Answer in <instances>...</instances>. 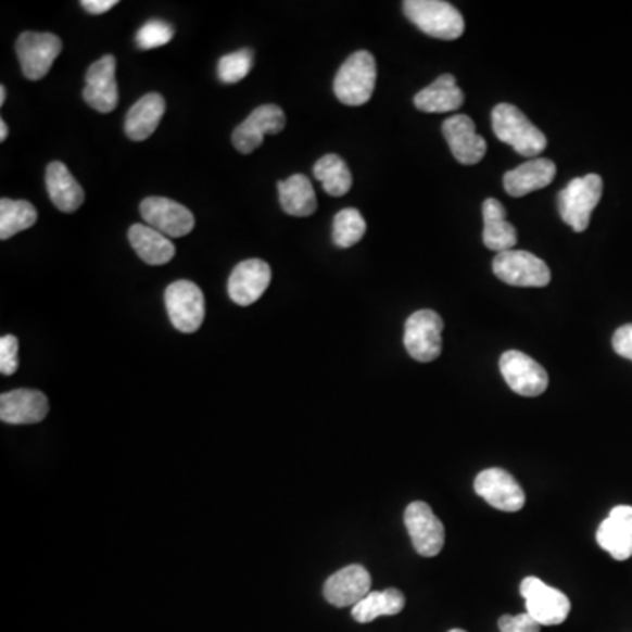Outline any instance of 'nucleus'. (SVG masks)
Returning a JSON list of instances; mask_svg holds the SVG:
<instances>
[{"mask_svg":"<svg viewBox=\"0 0 632 632\" xmlns=\"http://www.w3.org/2000/svg\"><path fill=\"white\" fill-rule=\"evenodd\" d=\"M495 138L514 148L518 155L536 159L545 152V134L531 124L522 111L511 104H497L492 111Z\"/></svg>","mask_w":632,"mask_h":632,"instance_id":"obj_1","label":"nucleus"},{"mask_svg":"<svg viewBox=\"0 0 632 632\" xmlns=\"http://www.w3.org/2000/svg\"><path fill=\"white\" fill-rule=\"evenodd\" d=\"M403 10L413 25L435 39L454 41L466 28L460 11L445 0H406Z\"/></svg>","mask_w":632,"mask_h":632,"instance_id":"obj_2","label":"nucleus"},{"mask_svg":"<svg viewBox=\"0 0 632 632\" xmlns=\"http://www.w3.org/2000/svg\"><path fill=\"white\" fill-rule=\"evenodd\" d=\"M603 198V179L597 175L574 178L564 187L557 199L564 224L574 232H585L591 224L592 211L596 210Z\"/></svg>","mask_w":632,"mask_h":632,"instance_id":"obj_3","label":"nucleus"},{"mask_svg":"<svg viewBox=\"0 0 632 632\" xmlns=\"http://www.w3.org/2000/svg\"><path fill=\"white\" fill-rule=\"evenodd\" d=\"M376 87V60L369 51H357L349 56L336 74L334 93L346 105L369 102Z\"/></svg>","mask_w":632,"mask_h":632,"instance_id":"obj_4","label":"nucleus"},{"mask_svg":"<svg viewBox=\"0 0 632 632\" xmlns=\"http://www.w3.org/2000/svg\"><path fill=\"white\" fill-rule=\"evenodd\" d=\"M443 318L432 309L413 313L404 327V346L417 363H432L443 350Z\"/></svg>","mask_w":632,"mask_h":632,"instance_id":"obj_5","label":"nucleus"},{"mask_svg":"<svg viewBox=\"0 0 632 632\" xmlns=\"http://www.w3.org/2000/svg\"><path fill=\"white\" fill-rule=\"evenodd\" d=\"M165 309L176 330L192 334L199 330L206 316L204 293L193 281H175L165 290Z\"/></svg>","mask_w":632,"mask_h":632,"instance_id":"obj_6","label":"nucleus"},{"mask_svg":"<svg viewBox=\"0 0 632 632\" xmlns=\"http://www.w3.org/2000/svg\"><path fill=\"white\" fill-rule=\"evenodd\" d=\"M494 275L504 283L511 287H546L551 283V267L531 252L523 250H509V252L497 253L492 262Z\"/></svg>","mask_w":632,"mask_h":632,"instance_id":"obj_7","label":"nucleus"},{"mask_svg":"<svg viewBox=\"0 0 632 632\" xmlns=\"http://www.w3.org/2000/svg\"><path fill=\"white\" fill-rule=\"evenodd\" d=\"M527 614L543 625H559L571 614V601L559 589L546 585L540 578L529 577L520 585Z\"/></svg>","mask_w":632,"mask_h":632,"instance_id":"obj_8","label":"nucleus"},{"mask_svg":"<svg viewBox=\"0 0 632 632\" xmlns=\"http://www.w3.org/2000/svg\"><path fill=\"white\" fill-rule=\"evenodd\" d=\"M501 375L515 394L538 397L548 389V372L545 367L518 350H508L500 358Z\"/></svg>","mask_w":632,"mask_h":632,"instance_id":"obj_9","label":"nucleus"},{"mask_svg":"<svg viewBox=\"0 0 632 632\" xmlns=\"http://www.w3.org/2000/svg\"><path fill=\"white\" fill-rule=\"evenodd\" d=\"M412 545L421 557H435L445 546V526L435 517L431 506L421 501L409 504L404 511Z\"/></svg>","mask_w":632,"mask_h":632,"instance_id":"obj_10","label":"nucleus"},{"mask_svg":"<svg viewBox=\"0 0 632 632\" xmlns=\"http://www.w3.org/2000/svg\"><path fill=\"white\" fill-rule=\"evenodd\" d=\"M16 53L25 78L39 81L50 73L56 56L62 53V41L55 34L24 33L16 41Z\"/></svg>","mask_w":632,"mask_h":632,"instance_id":"obj_11","label":"nucleus"},{"mask_svg":"<svg viewBox=\"0 0 632 632\" xmlns=\"http://www.w3.org/2000/svg\"><path fill=\"white\" fill-rule=\"evenodd\" d=\"M142 220L169 239L184 238L195 227L192 211L165 198H148L141 202Z\"/></svg>","mask_w":632,"mask_h":632,"instance_id":"obj_12","label":"nucleus"},{"mask_svg":"<svg viewBox=\"0 0 632 632\" xmlns=\"http://www.w3.org/2000/svg\"><path fill=\"white\" fill-rule=\"evenodd\" d=\"M287 118L280 105L264 104L252 111V115L232 132L236 150L243 155H250L262 147L266 134H280L285 129Z\"/></svg>","mask_w":632,"mask_h":632,"instance_id":"obj_13","label":"nucleus"},{"mask_svg":"<svg viewBox=\"0 0 632 632\" xmlns=\"http://www.w3.org/2000/svg\"><path fill=\"white\" fill-rule=\"evenodd\" d=\"M475 491L481 500L506 514L520 511L526 504L522 486L504 469L492 468L481 471L475 480Z\"/></svg>","mask_w":632,"mask_h":632,"instance_id":"obj_14","label":"nucleus"},{"mask_svg":"<svg viewBox=\"0 0 632 632\" xmlns=\"http://www.w3.org/2000/svg\"><path fill=\"white\" fill-rule=\"evenodd\" d=\"M83 99L99 113H111L116 110L119 93L116 85L115 56L104 55L88 67Z\"/></svg>","mask_w":632,"mask_h":632,"instance_id":"obj_15","label":"nucleus"},{"mask_svg":"<svg viewBox=\"0 0 632 632\" xmlns=\"http://www.w3.org/2000/svg\"><path fill=\"white\" fill-rule=\"evenodd\" d=\"M270 283V267L261 258L239 262L229 276V298L239 306H252Z\"/></svg>","mask_w":632,"mask_h":632,"instance_id":"obj_16","label":"nucleus"},{"mask_svg":"<svg viewBox=\"0 0 632 632\" xmlns=\"http://www.w3.org/2000/svg\"><path fill=\"white\" fill-rule=\"evenodd\" d=\"M443 136L455 161L460 164L477 165L486 155V141L477 134V125L468 115H455L445 119Z\"/></svg>","mask_w":632,"mask_h":632,"instance_id":"obj_17","label":"nucleus"},{"mask_svg":"<svg viewBox=\"0 0 632 632\" xmlns=\"http://www.w3.org/2000/svg\"><path fill=\"white\" fill-rule=\"evenodd\" d=\"M371 574L364 566L353 564L343 568L327 580L324 585V596L327 603L336 608L355 606L371 594Z\"/></svg>","mask_w":632,"mask_h":632,"instance_id":"obj_18","label":"nucleus"},{"mask_svg":"<svg viewBox=\"0 0 632 632\" xmlns=\"http://www.w3.org/2000/svg\"><path fill=\"white\" fill-rule=\"evenodd\" d=\"M50 403L39 390L18 389L0 395V420L11 426L39 424L47 418Z\"/></svg>","mask_w":632,"mask_h":632,"instance_id":"obj_19","label":"nucleus"},{"mask_svg":"<svg viewBox=\"0 0 632 632\" xmlns=\"http://www.w3.org/2000/svg\"><path fill=\"white\" fill-rule=\"evenodd\" d=\"M597 543L615 560L632 557V506L620 504L609 511L596 534Z\"/></svg>","mask_w":632,"mask_h":632,"instance_id":"obj_20","label":"nucleus"},{"mask_svg":"<svg viewBox=\"0 0 632 632\" xmlns=\"http://www.w3.org/2000/svg\"><path fill=\"white\" fill-rule=\"evenodd\" d=\"M555 175L557 167L551 159H531L504 175V190L511 198H523L527 193L548 187L554 181Z\"/></svg>","mask_w":632,"mask_h":632,"instance_id":"obj_21","label":"nucleus"},{"mask_svg":"<svg viewBox=\"0 0 632 632\" xmlns=\"http://www.w3.org/2000/svg\"><path fill=\"white\" fill-rule=\"evenodd\" d=\"M164 113L165 101L161 93L142 96L125 116V134L132 141H144L161 125Z\"/></svg>","mask_w":632,"mask_h":632,"instance_id":"obj_22","label":"nucleus"},{"mask_svg":"<svg viewBox=\"0 0 632 632\" xmlns=\"http://www.w3.org/2000/svg\"><path fill=\"white\" fill-rule=\"evenodd\" d=\"M129 241L134 252L150 266H164L175 258L176 247L173 241L150 225H132L129 229Z\"/></svg>","mask_w":632,"mask_h":632,"instance_id":"obj_23","label":"nucleus"},{"mask_svg":"<svg viewBox=\"0 0 632 632\" xmlns=\"http://www.w3.org/2000/svg\"><path fill=\"white\" fill-rule=\"evenodd\" d=\"M47 188L50 199L56 210L64 213H74L81 207L85 201V192L81 185L76 181L67 165L62 162H51L47 167Z\"/></svg>","mask_w":632,"mask_h":632,"instance_id":"obj_24","label":"nucleus"},{"mask_svg":"<svg viewBox=\"0 0 632 632\" xmlns=\"http://www.w3.org/2000/svg\"><path fill=\"white\" fill-rule=\"evenodd\" d=\"M413 102L424 113H450L464 104V92L457 87L452 74H443L432 85L420 90Z\"/></svg>","mask_w":632,"mask_h":632,"instance_id":"obj_25","label":"nucleus"},{"mask_svg":"<svg viewBox=\"0 0 632 632\" xmlns=\"http://www.w3.org/2000/svg\"><path fill=\"white\" fill-rule=\"evenodd\" d=\"M483 243L492 252L504 253L517 244V229L506 220V210L497 199L483 202Z\"/></svg>","mask_w":632,"mask_h":632,"instance_id":"obj_26","label":"nucleus"},{"mask_svg":"<svg viewBox=\"0 0 632 632\" xmlns=\"http://www.w3.org/2000/svg\"><path fill=\"white\" fill-rule=\"evenodd\" d=\"M278 195L285 213L290 216H312L318 207L315 188L307 176L293 175L278 181Z\"/></svg>","mask_w":632,"mask_h":632,"instance_id":"obj_27","label":"nucleus"},{"mask_svg":"<svg viewBox=\"0 0 632 632\" xmlns=\"http://www.w3.org/2000/svg\"><path fill=\"white\" fill-rule=\"evenodd\" d=\"M406 597L397 589L371 592L358 605L353 606L352 617L358 623H369L378 617H392L403 611Z\"/></svg>","mask_w":632,"mask_h":632,"instance_id":"obj_28","label":"nucleus"},{"mask_svg":"<svg viewBox=\"0 0 632 632\" xmlns=\"http://www.w3.org/2000/svg\"><path fill=\"white\" fill-rule=\"evenodd\" d=\"M313 173L324 190L332 198H343L352 188L353 178L349 165L334 153L321 156L320 161L316 162L315 167H313Z\"/></svg>","mask_w":632,"mask_h":632,"instance_id":"obj_29","label":"nucleus"},{"mask_svg":"<svg viewBox=\"0 0 632 632\" xmlns=\"http://www.w3.org/2000/svg\"><path fill=\"white\" fill-rule=\"evenodd\" d=\"M37 210L28 201H13L2 199L0 201V239L13 238L22 230H27L36 225Z\"/></svg>","mask_w":632,"mask_h":632,"instance_id":"obj_30","label":"nucleus"},{"mask_svg":"<svg viewBox=\"0 0 632 632\" xmlns=\"http://www.w3.org/2000/svg\"><path fill=\"white\" fill-rule=\"evenodd\" d=\"M367 225L361 211L355 207L341 210L332 225V241L336 247L352 248L366 235Z\"/></svg>","mask_w":632,"mask_h":632,"instance_id":"obj_31","label":"nucleus"},{"mask_svg":"<svg viewBox=\"0 0 632 632\" xmlns=\"http://www.w3.org/2000/svg\"><path fill=\"white\" fill-rule=\"evenodd\" d=\"M253 67V51L239 50L218 60V78L222 83L232 85L247 78Z\"/></svg>","mask_w":632,"mask_h":632,"instance_id":"obj_32","label":"nucleus"},{"mask_svg":"<svg viewBox=\"0 0 632 632\" xmlns=\"http://www.w3.org/2000/svg\"><path fill=\"white\" fill-rule=\"evenodd\" d=\"M175 36V28L164 20H150L136 34L139 50H155L165 47Z\"/></svg>","mask_w":632,"mask_h":632,"instance_id":"obj_33","label":"nucleus"},{"mask_svg":"<svg viewBox=\"0 0 632 632\" xmlns=\"http://www.w3.org/2000/svg\"><path fill=\"white\" fill-rule=\"evenodd\" d=\"M18 369V340L14 336H2L0 340V372L11 376Z\"/></svg>","mask_w":632,"mask_h":632,"instance_id":"obj_34","label":"nucleus"},{"mask_svg":"<svg viewBox=\"0 0 632 632\" xmlns=\"http://www.w3.org/2000/svg\"><path fill=\"white\" fill-rule=\"evenodd\" d=\"M501 632H540L541 625L531 615H503L500 619Z\"/></svg>","mask_w":632,"mask_h":632,"instance_id":"obj_35","label":"nucleus"},{"mask_svg":"<svg viewBox=\"0 0 632 632\" xmlns=\"http://www.w3.org/2000/svg\"><path fill=\"white\" fill-rule=\"evenodd\" d=\"M611 344H614V350L619 353L620 357L632 361V324L617 329Z\"/></svg>","mask_w":632,"mask_h":632,"instance_id":"obj_36","label":"nucleus"},{"mask_svg":"<svg viewBox=\"0 0 632 632\" xmlns=\"http://www.w3.org/2000/svg\"><path fill=\"white\" fill-rule=\"evenodd\" d=\"M118 4L116 0H81V8L92 14H104Z\"/></svg>","mask_w":632,"mask_h":632,"instance_id":"obj_37","label":"nucleus"},{"mask_svg":"<svg viewBox=\"0 0 632 632\" xmlns=\"http://www.w3.org/2000/svg\"><path fill=\"white\" fill-rule=\"evenodd\" d=\"M8 134H10V129H8L5 119H0V141L4 142L8 139Z\"/></svg>","mask_w":632,"mask_h":632,"instance_id":"obj_38","label":"nucleus"},{"mask_svg":"<svg viewBox=\"0 0 632 632\" xmlns=\"http://www.w3.org/2000/svg\"><path fill=\"white\" fill-rule=\"evenodd\" d=\"M5 97H8V92H5V87H0V105L5 104Z\"/></svg>","mask_w":632,"mask_h":632,"instance_id":"obj_39","label":"nucleus"},{"mask_svg":"<svg viewBox=\"0 0 632 632\" xmlns=\"http://www.w3.org/2000/svg\"><path fill=\"white\" fill-rule=\"evenodd\" d=\"M448 632H468V631H464V629H452V631Z\"/></svg>","mask_w":632,"mask_h":632,"instance_id":"obj_40","label":"nucleus"}]
</instances>
